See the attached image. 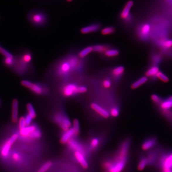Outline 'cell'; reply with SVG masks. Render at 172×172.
I'll list each match as a JSON object with an SVG mask.
<instances>
[{
  "label": "cell",
  "mask_w": 172,
  "mask_h": 172,
  "mask_svg": "<svg viewBox=\"0 0 172 172\" xmlns=\"http://www.w3.org/2000/svg\"><path fill=\"white\" fill-rule=\"evenodd\" d=\"M19 135L17 133H14L9 138L7 141L4 142L1 146V154L3 157L6 158L10 154L11 147L16 141L18 139Z\"/></svg>",
  "instance_id": "cell-1"
},
{
  "label": "cell",
  "mask_w": 172,
  "mask_h": 172,
  "mask_svg": "<svg viewBox=\"0 0 172 172\" xmlns=\"http://www.w3.org/2000/svg\"><path fill=\"white\" fill-rule=\"evenodd\" d=\"M55 120L63 130L67 131L70 129L72 124L69 118L61 114H57L55 117Z\"/></svg>",
  "instance_id": "cell-2"
},
{
  "label": "cell",
  "mask_w": 172,
  "mask_h": 172,
  "mask_svg": "<svg viewBox=\"0 0 172 172\" xmlns=\"http://www.w3.org/2000/svg\"><path fill=\"white\" fill-rule=\"evenodd\" d=\"M127 158L119 159L117 158L116 161L113 162L110 168L107 170L108 172H121L125 166Z\"/></svg>",
  "instance_id": "cell-3"
},
{
  "label": "cell",
  "mask_w": 172,
  "mask_h": 172,
  "mask_svg": "<svg viewBox=\"0 0 172 172\" xmlns=\"http://www.w3.org/2000/svg\"><path fill=\"white\" fill-rule=\"evenodd\" d=\"M22 85L30 89L32 91L37 95H41L43 94L44 91L43 88L38 84H34L28 80H23L21 81Z\"/></svg>",
  "instance_id": "cell-4"
},
{
  "label": "cell",
  "mask_w": 172,
  "mask_h": 172,
  "mask_svg": "<svg viewBox=\"0 0 172 172\" xmlns=\"http://www.w3.org/2000/svg\"><path fill=\"white\" fill-rule=\"evenodd\" d=\"M79 86L74 84H68L62 88V94L66 97H69L78 94Z\"/></svg>",
  "instance_id": "cell-5"
},
{
  "label": "cell",
  "mask_w": 172,
  "mask_h": 172,
  "mask_svg": "<svg viewBox=\"0 0 172 172\" xmlns=\"http://www.w3.org/2000/svg\"><path fill=\"white\" fill-rule=\"evenodd\" d=\"M160 165L163 170L172 169V153L163 155L160 160Z\"/></svg>",
  "instance_id": "cell-6"
},
{
  "label": "cell",
  "mask_w": 172,
  "mask_h": 172,
  "mask_svg": "<svg viewBox=\"0 0 172 172\" xmlns=\"http://www.w3.org/2000/svg\"><path fill=\"white\" fill-rule=\"evenodd\" d=\"M130 146V141L129 140L127 139L123 142L120 146V149L119 151V154L117 158H119V159L127 158Z\"/></svg>",
  "instance_id": "cell-7"
},
{
  "label": "cell",
  "mask_w": 172,
  "mask_h": 172,
  "mask_svg": "<svg viewBox=\"0 0 172 172\" xmlns=\"http://www.w3.org/2000/svg\"><path fill=\"white\" fill-rule=\"evenodd\" d=\"M74 69L72 66L71 65L70 62L69 61H65L61 64L59 67L58 72L60 75L63 76L69 74L71 70H72Z\"/></svg>",
  "instance_id": "cell-8"
},
{
  "label": "cell",
  "mask_w": 172,
  "mask_h": 172,
  "mask_svg": "<svg viewBox=\"0 0 172 172\" xmlns=\"http://www.w3.org/2000/svg\"><path fill=\"white\" fill-rule=\"evenodd\" d=\"M151 26L149 23H144L139 28V35L142 39H145L149 36Z\"/></svg>",
  "instance_id": "cell-9"
},
{
  "label": "cell",
  "mask_w": 172,
  "mask_h": 172,
  "mask_svg": "<svg viewBox=\"0 0 172 172\" xmlns=\"http://www.w3.org/2000/svg\"><path fill=\"white\" fill-rule=\"evenodd\" d=\"M157 139L154 137H151L145 140L142 144V149L144 151H147L154 147L156 145Z\"/></svg>",
  "instance_id": "cell-10"
},
{
  "label": "cell",
  "mask_w": 172,
  "mask_h": 172,
  "mask_svg": "<svg viewBox=\"0 0 172 172\" xmlns=\"http://www.w3.org/2000/svg\"><path fill=\"white\" fill-rule=\"evenodd\" d=\"M91 107L93 109V110H94L98 114L101 115V116L103 117V118L107 119L110 116V113H109V112L107 111L106 110H105L103 108L98 105L97 104L93 103L91 105Z\"/></svg>",
  "instance_id": "cell-11"
},
{
  "label": "cell",
  "mask_w": 172,
  "mask_h": 172,
  "mask_svg": "<svg viewBox=\"0 0 172 172\" xmlns=\"http://www.w3.org/2000/svg\"><path fill=\"white\" fill-rule=\"evenodd\" d=\"M133 5V1H129L127 2L125 6L124 7L123 10L120 13V17L123 19H128L130 17V12L131 8H132Z\"/></svg>",
  "instance_id": "cell-12"
},
{
  "label": "cell",
  "mask_w": 172,
  "mask_h": 172,
  "mask_svg": "<svg viewBox=\"0 0 172 172\" xmlns=\"http://www.w3.org/2000/svg\"><path fill=\"white\" fill-rule=\"evenodd\" d=\"M18 101L14 99L12 102V120L13 122H17L18 120Z\"/></svg>",
  "instance_id": "cell-13"
},
{
  "label": "cell",
  "mask_w": 172,
  "mask_h": 172,
  "mask_svg": "<svg viewBox=\"0 0 172 172\" xmlns=\"http://www.w3.org/2000/svg\"><path fill=\"white\" fill-rule=\"evenodd\" d=\"M75 134L74 130L73 128H70L67 131H65V133L62 135L60 139V142L61 144H65L67 143L69 140H71V138Z\"/></svg>",
  "instance_id": "cell-14"
},
{
  "label": "cell",
  "mask_w": 172,
  "mask_h": 172,
  "mask_svg": "<svg viewBox=\"0 0 172 172\" xmlns=\"http://www.w3.org/2000/svg\"><path fill=\"white\" fill-rule=\"evenodd\" d=\"M36 129L37 128L35 125L26 126L23 129L20 130V135L23 137H28L36 130Z\"/></svg>",
  "instance_id": "cell-15"
},
{
  "label": "cell",
  "mask_w": 172,
  "mask_h": 172,
  "mask_svg": "<svg viewBox=\"0 0 172 172\" xmlns=\"http://www.w3.org/2000/svg\"><path fill=\"white\" fill-rule=\"evenodd\" d=\"M75 156L78 160V162L80 164L83 168L86 169L88 167V164L87 163V161L86 160L84 154L79 151H75Z\"/></svg>",
  "instance_id": "cell-16"
},
{
  "label": "cell",
  "mask_w": 172,
  "mask_h": 172,
  "mask_svg": "<svg viewBox=\"0 0 172 172\" xmlns=\"http://www.w3.org/2000/svg\"><path fill=\"white\" fill-rule=\"evenodd\" d=\"M100 28V25L94 24V25H90L88 26L83 27L80 30V32H81L82 34H88V33L95 32L98 31Z\"/></svg>",
  "instance_id": "cell-17"
},
{
  "label": "cell",
  "mask_w": 172,
  "mask_h": 172,
  "mask_svg": "<svg viewBox=\"0 0 172 172\" xmlns=\"http://www.w3.org/2000/svg\"><path fill=\"white\" fill-rule=\"evenodd\" d=\"M159 67L157 65H152L145 72V75L147 77L150 78H156L157 74L159 72Z\"/></svg>",
  "instance_id": "cell-18"
},
{
  "label": "cell",
  "mask_w": 172,
  "mask_h": 172,
  "mask_svg": "<svg viewBox=\"0 0 172 172\" xmlns=\"http://www.w3.org/2000/svg\"><path fill=\"white\" fill-rule=\"evenodd\" d=\"M67 144L69 147L75 151H79L84 154V151L83 147L75 140L71 139L67 142Z\"/></svg>",
  "instance_id": "cell-19"
},
{
  "label": "cell",
  "mask_w": 172,
  "mask_h": 172,
  "mask_svg": "<svg viewBox=\"0 0 172 172\" xmlns=\"http://www.w3.org/2000/svg\"><path fill=\"white\" fill-rule=\"evenodd\" d=\"M159 105L161 109L164 110L171 109L172 108V95L168 96L166 99L162 101V102Z\"/></svg>",
  "instance_id": "cell-20"
},
{
  "label": "cell",
  "mask_w": 172,
  "mask_h": 172,
  "mask_svg": "<svg viewBox=\"0 0 172 172\" xmlns=\"http://www.w3.org/2000/svg\"><path fill=\"white\" fill-rule=\"evenodd\" d=\"M147 81L148 78L146 76H142V77L140 78V79H139L138 80H136V81H135L134 82L132 83V85H131V88L132 89H135L138 88L139 87L144 85Z\"/></svg>",
  "instance_id": "cell-21"
},
{
  "label": "cell",
  "mask_w": 172,
  "mask_h": 172,
  "mask_svg": "<svg viewBox=\"0 0 172 172\" xmlns=\"http://www.w3.org/2000/svg\"><path fill=\"white\" fill-rule=\"evenodd\" d=\"M124 71L125 68L122 66L117 67L113 69L112 71V74L115 78H119L122 76V74L124 73Z\"/></svg>",
  "instance_id": "cell-22"
},
{
  "label": "cell",
  "mask_w": 172,
  "mask_h": 172,
  "mask_svg": "<svg viewBox=\"0 0 172 172\" xmlns=\"http://www.w3.org/2000/svg\"><path fill=\"white\" fill-rule=\"evenodd\" d=\"M119 51L116 49H108L104 52L106 57H116L119 55Z\"/></svg>",
  "instance_id": "cell-23"
},
{
  "label": "cell",
  "mask_w": 172,
  "mask_h": 172,
  "mask_svg": "<svg viewBox=\"0 0 172 172\" xmlns=\"http://www.w3.org/2000/svg\"><path fill=\"white\" fill-rule=\"evenodd\" d=\"M148 164V162L147 158L145 157H142L138 165V169L139 171H141L143 170Z\"/></svg>",
  "instance_id": "cell-24"
},
{
  "label": "cell",
  "mask_w": 172,
  "mask_h": 172,
  "mask_svg": "<svg viewBox=\"0 0 172 172\" xmlns=\"http://www.w3.org/2000/svg\"><path fill=\"white\" fill-rule=\"evenodd\" d=\"M92 51H93L92 47H91V46L88 47L83 49L79 53V56L81 58H84V57H86V56H88Z\"/></svg>",
  "instance_id": "cell-25"
},
{
  "label": "cell",
  "mask_w": 172,
  "mask_h": 172,
  "mask_svg": "<svg viewBox=\"0 0 172 172\" xmlns=\"http://www.w3.org/2000/svg\"><path fill=\"white\" fill-rule=\"evenodd\" d=\"M26 108L28 113V114L30 115L33 119H35L36 117V113L32 104L31 103L27 104L26 105Z\"/></svg>",
  "instance_id": "cell-26"
},
{
  "label": "cell",
  "mask_w": 172,
  "mask_h": 172,
  "mask_svg": "<svg viewBox=\"0 0 172 172\" xmlns=\"http://www.w3.org/2000/svg\"><path fill=\"white\" fill-rule=\"evenodd\" d=\"M93 51L94 52H98V53H103L105 52L106 50H107V47H105L104 45H95L92 47Z\"/></svg>",
  "instance_id": "cell-27"
},
{
  "label": "cell",
  "mask_w": 172,
  "mask_h": 172,
  "mask_svg": "<svg viewBox=\"0 0 172 172\" xmlns=\"http://www.w3.org/2000/svg\"><path fill=\"white\" fill-rule=\"evenodd\" d=\"M32 20L34 23L38 24L42 23L44 21V17L42 14L38 13L34 15L33 16Z\"/></svg>",
  "instance_id": "cell-28"
},
{
  "label": "cell",
  "mask_w": 172,
  "mask_h": 172,
  "mask_svg": "<svg viewBox=\"0 0 172 172\" xmlns=\"http://www.w3.org/2000/svg\"><path fill=\"white\" fill-rule=\"evenodd\" d=\"M115 29L114 27L108 26L102 29L101 31V34L103 35H109L113 34L115 32Z\"/></svg>",
  "instance_id": "cell-29"
},
{
  "label": "cell",
  "mask_w": 172,
  "mask_h": 172,
  "mask_svg": "<svg viewBox=\"0 0 172 172\" xmlns=\"http://www.w3.org/2000/svg\"><path fill=\"white\" fill-rule=\"evenodd\" d=\"M73 129L74 130L75 135H78L79 134L80 132L79 121L76 119H74L73 122Z\"/></svg>",
  "instance_id": "cell-30"
},
{
  "label": "cell",
  "mask_w": 172,
  "mask_h": 172,
  "mask_svg": "<svg viewBox=\"0 0 172 172\" xmlns=\"http://www.w3.org/2000/svg\"><path fill=\"white\" fill-rule=\"evenodd\" d=\"M157 158V154L156 152L153 151L150 153L148 156L147 159L148 164H152L155 162Z\"/></svg>",
  "instance_id": "cell-31"
},
{
  "label": "cell",
  "mask_w": 172,
  "mask_h": 172,
  "mask_svg": "<svg viewBox=\"0 0 172 172\" xmlns=\"http://www.w3.org/2000/svg\"><path fill=\"white\" fill-rule=\"evenodd\" d=\"M160 45L164 48H170L172 47V40H162L160 42Z\"/></svg>",
  "instance_id": "cell-32"
},
{
  "label": "cell",
  "mask_w": 172,
  "mask_h": 172,
  "mask_svg": "<svg viewBox=\"0 0 172 172\" xmlns=\"http://www.w3.org/2000/svg\"><path fill=\"white\" fill-rule=\"evenodd\" d=\"M158 78V79L161 80L163 82H168L169 81V79L167 77V76H166L165 74H164L161 71H159V72L157 73L156 76V78Z\"/></svg>",
  "instance_id": "cell-33"
},
{
  "label": "cell",
  "mask_w": 172,
  "mask_h": 172,
  "mask_svg": "<svg viewBox=\"0 0 172 172\" xmlns=\"http://www.w3.org/2000/svg\"><path fill=\"white\" fill-rule=\"evenodd\" d=\"M151 100L153 101V102L156 104L160 105L162 101L161 98L158 96V95L155 94H153L151 95Z\"/></svg>",
  "instance_id": "cell-34"
},
{
  "label": "cell",
  "mask_w": 172,
  "mask_h": 172,
  "mask_svg": "<svg viewBox=\"0 0 172 172\" xmlns=\"http://www.w3.org/2000/svg\"><path fill=\"white\" fill-rule=\"evenodd\" d=\"M52 166V163L51 162H47L45 164L38 172H47L49 168H50Z\"/></svg>",
  "instance_id": "cell-35"
},
{
  "label": "cell",
  "mask_w": 172,
  "mask_h": 172,
  "mask_svg": "<svg viewBox=\"0 0 172 172\" xmlns=\"http://www.w3.org/2000/svg\"><path fill=\"white\" fill-rule=\"evenodd\" d=\"M0 53L6 58H13L12 55L10 53H9L8 51L6 50L5 49L3 48L1 45H0Z\"/></svg>",
  "instance_id": "cell-36"
},
{
  "label": "cell",
  "mask_w": 172,
  "mask_h": 172,
  "mask_svg": "<svg viewBox=\"0 0 172 172\" xmlns=\"http://www.w3.org/2000/svg\"><path fill=\"white\" fill-rule=\"evenodd\" d=\"M41 137V133L38 128L33 133H32L28 137L31 138L39 139Z\"/></svg>",
  "instance_id": "cell-37"
},
{
  "label": "cell",
  "mask_w": 172,
  "mask_h": 172,
  "mask_svg": "<svg viewBox=\"0 0 172 172\" xmlns=\"http://www.w3.org/2000/svg\"><path fill=\"white\" fill-rule=\"evenodd\" d=\"M119 110L118 107H113L112 109L110 110V115H111V116H113V117H117L119 115Z\"/></svg>",
  "instance_id": "cell-38"
},
{
  "label": "cell",
  "mask_w": 172,
  "mask_h": 172,
  "mask_svg": "<svg viewBox=\"0 0 172 172\" xmlns=\"http://www.w3.org/2000/svg\"><path fill=\"white\" fill-rule=\"evenodd\" d=\"M26 127L25 121V117H22L20 118L19 120V129L20 130H22L25 127Z\"/></svg>",
  "instance_id": "cell-39"
},
{
  "label": "cell",
  "mask_w": 172,
  "mask_h": 172,
  "mask_svg": "<svg viewBox=\"0 0 172 172\" xmlns=\"http://www.w3.org/2000/svg\"><path fill=\"white\" fill-rule=\"evenodd\" d=\"M152 61H153V63L155 65H157V64L159 63H160L161 61V58L160 56H159L158 55L154 56L153 57V59H152Z\"/></svg>",
  "instance_id": "cell-40"
},
{
  "label": "cell",
  "mask_w": 172,
  "mask_h": 172,
  "mask_svg": "<svg viewBox=\"0 0 172 172\" xmlns=\"http://www.w3.org/2000/svg\"><path fill=\"white\" fill-rule=\"evenodd\" d=\"M25 123H26V126H30V124H31V122L32 121L33 119L32 117L30 116V115H29L28 114H27V115L25 117Z\"/></svg>",
  "instance_id": "cell-41"
},
{
  "label": "cell",
  "mask_w": 172,
  "mask_h": 172,
  "mask_svg": "<svg viewBox=\"0 0 172 172\" xmlns=\"http://www.w3.org/2000/svg\"><path fill=\"white\" fill-rule=\"evenodd\" d=\"M111 81L109 79H106L103 82V86L105 88H110L111 87Z\"/></svg>",
  "instance_id": "cell-42"
},
{
  "label": "cell",
  "mask_w": 172,
  "mask_h": 172,
  "mask_svg": "<svg viewBox=\"0 0 172 172\" xmlns=\"http://www.w3.org/2000/svg\"><path fill=\"white\" fill-rule=\"evenodd\" d=\"M88 91V88L85 86H79L78 88V94H82L86 93Z\"/></svg>",
  "instance_id": "cell-43"
},
{
  "label": "cell",
  "mask_w": 172,
  "mask_h": 172,
  "mask_svg": "<svg viewBox=\"0 0 172 172\" xmlns=\"http://www.w3.org/2000/svg\"><path fill=\"white\" fill-rule=\"evenodd\" d=\"M99 144V141L97 138H94L92 139V141H91V146L93 148H95L98 146Z\"/></svg>",
  "instance_id": "cell-44"
},
{
  "label": "cell",
  "mask_w": 172,
  "mask_h": 172,
  "mask_svg": "<svg viewBox=\"0 0 172 172\" xmlns=\"http://www.w3.org/2000/svg\"><path fill=\"white\" fill-rule=\"evenodd\" d=\"M32 60V56L30 54H27L24 55L23 57V60L25 63L30 62Z\"/></svg>",
  "instance_id": "cell-45"
},
{
  "label": "cell",
  "mask_w": 172,
  "mask_h": 172,
  "mask_svg": "<svg viewBox=\"0 0 172 172\" xmlns=\"http://www.w3.org/2000/svg\"><path fill=\"white\" fill-rule=\"evenodd\" d=\"M12 158L13 159V160L15 161L16 162H18L20 160L21 156L18 153H14L12 155Z\"/></svg>",
  "instance_id": "cell-46"
},
{
  "label": "cell",
  "mask_w": 172,
  "mask_h": 172,
  "mask_svg": "<svg viewBox=\"0 0 172 172\" xmlns=\"http://www.w3.org/2000/svg\"><path fill=\"white\" fill-rule=\"evenodd\" d=\"M5 63L7 65H10L13 63V58H6L5 59Z\"/></svg>",
  "instance_id": "cell-47"
},
{
  "label": "cell",
  "mask_w": 172,
  "mask_h": 172,
  "mask_svg": "<svg viewBox=\"0 0 172 172\" xmlns=\"http://www.w3.org/2000/svg\"><path fill=\"white\" fill-rule=\"evenodd\" d=\"M163 172H172L171 170H163Z\"/></svg>",
  "instance_id": "cell-48"
},
{
  "label": "cell",
  "mask_w": 172,
  "mask_h": 172,
  "mask_svg": "<svg viewBox=\"0 0 172 172\" xmlns=\"http://www.w3.org/2000/svg\"><path fill=\"white\" fill-rule=\"evenodd\" d=\"M67 1H72V0H67Z\"/></svg>",
  "instance_id": "cell-49"
},
{
  "label": "cell",
  "mask_w": 172,
  "mask_h": 172,
  "mask_svg": "<svg viewBox=\"0 0 172 172\" xmlns=\"http://www.w3.org/2000/svg\"><path fill=\"white\" fill-rule=\"evenodd\" d=\"M166 1H169V0H166Z\"/></svg>",
  "instance_id": "cell-50"
}]
</instances>
